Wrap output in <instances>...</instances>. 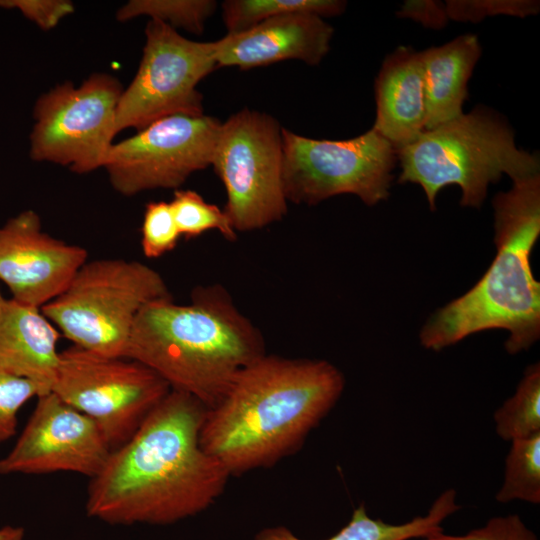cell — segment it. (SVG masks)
<instances>
[{
  "mask_svg": "<svg viewBox=\"0 0 540 540\" xmlns=\"http://www.w3.org/2000/svg\"><path fill=\"white\" fill-rule=\"evenodd\" d=\"M3 300H4V297L1 295V292H0V306H1L2 302H3Z\"/></svg>",
  "mask_w": 540,
  "mask_h": 540,
  "instance_id": "obj_32",
  "label": "cell"
},
{
  "mask_svg": "<svg viewBox=\"0 0 540 540\" xmlns=\"http://www.w3.org/2000/svg\"><path fill=\"white\" fill-rule=\"evenodd\" d=\"M58 338V329L40 308L4 298L0 306V366L33 383L39 396L52 391L57 377Z\"/></svg>",
  "mask_w": 540,
  "mask_h": 540,
  "instance_id": "obj_16",
  "label": "cell"
},
{
  "mask_svg": "<svg viewBox=\"0 0 540 540\" xmlns=\"http://www.w3.org/2000/svg\"><path fill=\"white\" fill-rule=\"evenodd\" d=\"M37 399L13 448L0 458V475L96 476L112 452L96 423L53 392Z\"/></svg>",
  "mask_w": 540,
  "mask_h": 540,
  "instance_id": "obj_13",
  "label": "cell"
},
{
  "mask_svg": "<svg viewBox=\"0 0 540 540\" xmlns=\"http://www.w3.org/2000/svg\"><path fill=\"white\" fill-rule=\"evenodd\" d=\"M216 68L214 42L187 39L169 25L150 20L138 70L118 101L116 133L139 131L173 115H203L197 86Z\"/></svg>",
  "mask_w": 540,
  "mask_h": 540,
  "instance_id": "obj_11",
  "label": "cell"
},
{
  "mask_svg": "<svg viewBox=\"0 0 540 540\" xmlns=\"http://www.w3.org/2000/svg\"><path fill=\"white\" fill-rule=\"evenodd\" d=\"M0 540H25V530L21 526H2L0 527Z\"/></svg>",
  "mask_w": 540,
  "mask_h": 540,
  "instance_id": "obj_31",
  "label": "cell"
},
{
  "mask_svg": "<svg viewBox=\"0 0 540 540\" xmlns=\"http://www.w3.org/2000/svg\"><path fill=\"white\" fill-rule=\"evenodd\" d=\"M341 0H226L221 4L227 34L245 31L267 19L290 13L333 17L344 13Z\"/></svg>",
  "mask_w": 540,
  "mask_h": 540,
  "instance_id": "obj_20",
  "label": "cell"
},
{
  "mask_svg": "<svg viewBox=\"0 0 540 540\" xmlns=\"http://www.w3.org/2000/svg\"><path fill=\"white\" fill-rule=\"evenodd\" d=\"M169 203L180 235L184 238H196L210 230L218 231L229 241L237 238V232L224 209L208 203L196 191L174 190Z\"/></svg>",
  "mask_w": 540,
  "mask_h": 540,
  "instance_id": "obj_24",
  "label": "cell"
},
{
  "mask_svg": "<svg viewBox=\"0 0 540 540\" xmlns=\"http://www.w3.org/2000/svg\"><path fill=\"white\" fill-rule=\"evenodd\" d=\"M87 258L85 248L44 232L33 210L0 226V281L18 302L41 308L67 288Z\"/></svg>",
  "mask_w": 540,
  "mask_h": 540,
  "instance_id": "obj_14",
  "label": "cell"
},
{
  "mask_svg": "<svg viewBox=\"0 0 540 540\" xmlns=\"http://www.w3.org/2000/svg\"><path fill=\"white\" fill-rule=\"evenodd\" d=\"M181 235L169 202L146 204L141 227V248L145 257L159 258L174 250Z\"/></svg>",
  "mask_w": 540,
  "mask_h": 540,
  "instance_id": "obj_25",
  "label": "cell"
},
{
  "mask_svg": "<svg viewBox=\"0 0 540 540\" xmlns=\"http://www.w3.org/2000/svg\"><path fill=\"white\" fill-rule=\"evenodd\" d=\"M344 386L328 361L264 354L207 408L200 444L230 475L269 467L302 446Z\"/></svg>",
  "mask_w": 540,
  "mask_h": 540,
  "instance_id": "obj_2",
  "label": "cell"
},
{
  "mask_svg": "<svg viewBox=\"0 0 540 540\" xmlns=\"http://www.w3.org/2000/svg\"><path fill=\"white\" fill-rule=\"evenodd\" d=\"M38 396L39 391L33 383L0 366V443L16 434L19 410Z\"/></svg>",
  "mask_w": 540,
  "mask_h": 540,
  "instance_id": "obj_27",
  "label": "cell"
},
{
  "mask_svg": "<svg viewBox=\"0 0 540 540\" xmlns=\"http://www.w3.org/2000/svg\"><path fill=\"white\" fill-rule=\"evenodd\" d=\"M266 354L260 330L222 285L199 286L189 304L152 301L139 312L125 358L156 372L171 389L214 406L236 376Z\"/></svg>",
  "mask_w": 540,
  "mask_h": 540,
  "instance_id": "obj_3",
  "label": "cell"
},
{
  "mask_svg": "<svg viewBox=\"0 0 540 540\" xmlns=\"http://www.w3.org/2000/svg\"><path fill=\"white\" fill-rule=\"evenodd\" d=\"M375 101L372 129L396 149L419 137L426 122L420 52L399 46L386 56L375 80Z\"/></svg>",
  "mask_w": 540,
  "mask_h": 540,
  "instance_id": "obj_17",
  "label": "cell"
},
{
  "mask_svg": "<svg viewBox=\"0 0 540 540\" xmlns=\"http://www.w3.org/2000/svg\"><path fill=\"white\" fill-rule=\"evenodd\" d=\"M0 7L16 9L42 30H51L66 16L74 12L68 0H0Z\"/></svg>",
  "mask_w": 540,
  "mask_h": 540,
  "instance_id": "obj_29",
  "label": "cell"
},
{
  "mask_svg": "<svg viewBox=\"0 0 540 540\" xmlns=\"http://www.w3.org/2000/svg\"><path fill=\"white\" fill-rule=\"evenodd\" d=\"M426 540H538L516 514L496 516L489 519L482 527L475 528L463 535H448L443 531L425 538Z\"/></svg>",
  "mask_w": 540,
  "mask_h": 540,
  "instance_id": "obj_28",
  "label": "cell"
},
{
  "mask_svg": "<svg viewBox=\"0 0 540 540\" xmlns=\"http://www.w3.org/2000/svg\"><path fill=\"white\" fill-rule=\"evenodd\" d=\"M221 123L207 115H173L113 143L103 168L124 196L155 189H180L194 173L211 166Z\"/></svg>",
  "mask_w": 540,
  "mask_h": 540,
  "instance_id": "obj_12",
  "label": "cell"
},
{
  "mask_svg": "<svg viewBox=\"0 0 540 540\" xmlns=\"http://www.w3.org/2000/svg\"><path fill=\"white\" fill-rule=\"evenodd\" d=\"M496 256L473 288L439 309L420 332L426 349L440 351L489 329L509 333L510 354L540 336V284L530 257L540 235V174L514 181L493 199Z\"/></svg>",
  "mask_w": 540,
  "mask_h": 540,
  "instance_id": "obj_4",
  "label": "cell"
},
{
  "mask_svg": "<svg viewBox=\"0 0 540 540\" xmlns=\"http://www.w3.org/2000/svg\"><path fill=\"white\" fill-rule=\"evenodd\" d=\"M170 390L140 362L72 345L60 352L51 392L91 418L114 450L133 436Z\"/></svg>",
  "mask_w": 540,
  "mask_h": 540,
  "instance_id": "obj_9",
  "label": "cell"
},
{
  "mask_svg": "<svg viewBox=\"0 0 540 540\" xmlns=\"http://www.w3.org/2000/svg\"><path fill=\"white\" fill-rule=\"evenodd\" d=\"M206 410L171 389L91 478L87 516L112 525H166L210 507L231 475L200 444Z\"/></svg>",
  "mask_w": 540,
  "mask_h": 540,
  "instance_id": "obj_1",
  "label": "cell"
},
{
  "mask_svg": "<svg viewBox=\"0 0 540 540\" xmlns=\"http://www.w3.org/2000/svg\"><path fill=\"white\" fill-rule=\"evenodd\" d=\"M333 33L322 17L310 13L270 18L214 41L217 68L248 70L285 60L317 65L328 53Z\"/></svg>",
  "mask_w": 540,
  "mask_h": 540,
  "instance_id": "obj_15",
  "label": "cell"
},
{
  "mask_svg": "<svg viewBox=\"0 0 540 540\" xmlns=\"http://www.w3.org/2000/svg\"><path fill=\"white\" fill-rule=\"evenodd\" d=\"M284 194L288 202L316 205L352 194L373 206L387 199L397 149L372 128L346 140H318L282 129Z\"/></svg>",
  "mask_w": 540,
  "mask_h": 540,
  "instance_id": "obj_8",
  "label": "cell"
},
{
  "mask_svg": "<svg viewBox=\"0 0 540 540\" xmlns=\"http://www.w3.org/2000/svg\"><path fill=\"white\" fill-rule=\"evenodd\" d=\"M481 56L474 34L460 35L441 46L420 52L426 106L425 130L461 114L467 99V83Z\"/></svg>",
  "mask_w": 540,
  "mask_h": 540,
  "instance_id": "obj_18",
  "label": "cell"
},
{
  "mask_svg": "<svg viewBox=\"0 0 540 540\" xmlns=\"http://www.w3.org/2000/svg\"><path fill=\"white\" fill-rule=\"evenodd\" d=\"M282 129L273 116L249 108L221 123L211 166L225 187L224 211L236 232L262 229L287 214Z\"/></svg>",
  "mask_w": 540,
  "mask_h": 540,
  "instance_id": "obj_7",
  "label": "cell"
},
{
  "mask_svg": "<svg viewBox=\"0 0 540 540\" xmlns=\"http://www.w3.org/2000/svg\"><path fill=\"white\" fill-rule=\"evenodd\" d=\"M454 489L441 493L431 505L427 514L417 516L402 524H389L383 520L370 517L365 506L357 507L350 521L336 534L326 540H409L427 538L442 530V523L461 506L457 503ZM255 540H303L287 527L275 526L262 529Z\"/></svg>",
  "mask_w": 540,
  "mask_h": 540,
  "instance_id": "obj_19",
  "label": "cell"
},
{
  "mask_svg": "<svg viewBox=\"0 0 540 540\" xmlns=\"http://www.w3.org/2000/svg\"><path fill=\"white\" fill-rule=\"evenodd\" d=\"M397 16L435 30L443 29L449 22L445 4L436 0H407L397 11Z\"/></svg>",
  "mask_w": 540,
  "mask_h": 540,
  "instance_id": "obj_30",
  "label": "cell"
},
{
  "mask_svg": "<svg viewBox=\"0 0 540 540\" xmlns=\"http://www.w3.org/2000/svg\"><path fill=\"white\" fill-rule=\"evenodd\" d=\"M159 272L136 260L87 261L42 313L73 345L124 357L134 322L148 303L171 298Z\"/></svg>",
  "mask_w": 540,
  "mask_h": 540,
  "instance_id": "obj_6",
  "label": "cell"
},
{
  "mask_svg": "<svg viewBox=\"0 0 540 540\" xmlns=\"http://www.w3.org/2000/svg\"><path fill=\"white\" fill-rule=\"evenodd\" d=\"M397 160L399 182L420 185L432 210L446 186L460 187L462 206L479 208L503 174L513 182L540 174L539 156L519 149L505 119L482 106L424 130L397 149Z\"/></svg>",
  "mask_w": 540,
  "mask_h": 540,
  "instance_id": "obj_5",
  "label": "cell"
},
{
  "mask_svg": "<svg viewBox=\"0 0 540 540\" xmlns=\"http://www.w3.org/2000/svg\"><path fill=\"white\" fill-rule=\"evenodd\" d=\"M495 430L505 441L540 433V365L528 366L514 395L494 413Z\"/></svg>",
  "mask_w": 540,
  "mask_h": 540,
  "instance_id": "obj_21",
  "label": "cell"
},
{
  "mask_svg": "<svg viewBox=\"0 0 540 540\" xmlns=\"http://www.w3.org/2000/svg\"><path fill=\"white\" fill-rule=\"evenodd\" d=\"M123 87L106 73L80 85L64 82L43 93L33 108L31 159L54 163L77 174L103 168L116 133V110Z\"/></svg>",
  "mask_w": 540,
  "mask_h": 540,
  "instance_id": "obj_10",
  "label": "cell"
},
{
  "mask_svg": "<svg viewBox=\"0 0 540 540\" xmlns=\"http://www.w3.org/2000/svg\"><path fill=\"white\" fill-rule=\"evenodd\" d=\"M449 20L477 23L486 17L536 15L540 2L535 0H448L445 3Z\"/></svg>",
  "mask_w": 540,
  "mask_h": 540,
  "instance_id": "obj_26",
  "label": "cell"
},
{
  "mask_svg": "<svg viewBox=\"0 0 540 540\" xmlns=\"http://www.w3.org/2000/svg\"><path fill=\"white\" fill-rule=\"evenodd\" d=\"M216 8L217 2L213 0H131L118 9L116 19L126 22L148 16L174 29L200 34Z\"/></svg>",
  "mask_w": 540,
  "mask_h": 540,
  "instance_id": "obj_23",
  "label": "cell"
},
{
  "mask_svg": "<svg viewBox=\"0 0 540 540\" xmlns=\"http://www.w3.org/2000/svg\"><path fill=\"white\" fill-rule=\"evenodd\" d=\"M495 499L499 503H540V433L511 441L503 483Z\"/></svg>",
  "mask_w": 540,
  "mask_h": 540,
  "instance_id": "obj_22",
  "label": "cell"
}]
</instances>
